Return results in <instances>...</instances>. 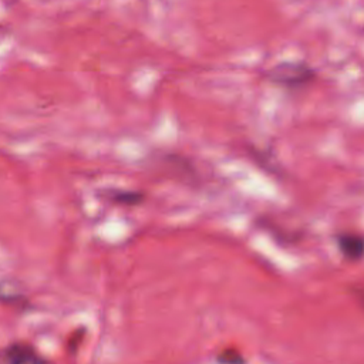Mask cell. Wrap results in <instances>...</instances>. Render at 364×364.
Masks as SVG:
<instances>
[{"instance_id": "obj_7", "label": "cell", "mask_w": 364, "mask_h": 364, "mask_svg": "<svg viewBox=\"0 0 364 364\" xmlns=\"http://www.w3.org/2000/svg\"><path fill=\"white\" fill-rule=\"evenodd\" d=\"M216 361L219 364H246V360L245 357L236 351V350H232V348H225L222 350L218 357H216Z\"/></svg>"}, {"instance_id": "obj_1", "label": "cell", "mask_w": 364, "mask_h": 364, "mask_svg": "<svg viewBox=\"0 0 364 364\" xmlns=\"http://www.w3.org/2000/svg\"><path fill=\"white\" fill-rule=\"evenodd\" d=\"M263 77L274 87L289 92H299L316 82L317 70L307 61L287 60L270 67Z\"/></svg>"}, {"instance_id": "obj_3", "label": "cell", "mask_w": 364, "mask_h": 364, "mask_svg": "<svg viewBox=\"0 0 364 364\" xmlns=\"http://www.w3.org/2000/svg\"><path fill=\"white\" fill-rule=\"evenodd\" d=\"M0 364H51L28 341H11L0 347Z\"/></svg>"}, {"instance_id": "obj_5", "label": "cell", "mask_w": 364, "mask_h": 364, "mask_svg": "<svg viewBox=\"0 0 364 364\" xmlns=\"http://www.w3.org/2000/svg\"><path fill=\"white\" fill-rule=\"evenodd\" d=\"M104 199L127 208L139 206L145 202L146 195L144 191L139 189H122V188H109L102 191Z\"/></svg>"}, {"instance_id": "obj_2", "label": "cell", "mask_w": 364, "mask_h": 364, "mask_svg": "<svg viewBox=\"0 0 364 364\" xmlns=\"http://www.w3.org/2000/svg\"><path fill=\"white\" fill-rule=\"evenodd\" d=\"M158 162L172 178H176L181 182L198 183L202 179V175L195 162L183 154L161 152V155H158Z\"/></svg>"}, {"instance_id": "obj_4", "label": "cell", "mask_w": 364, "mask_h": 364, "mask_svg": "<svg viewBox=\"0 0 364 364\" xmlns=\"http://www.w3.org/2000/svg\"><path fill=\"white\" fill-rule=\"evenodd\" d=\"M336 246L341 256L350 262H358L363 257L364 239L360 233L351 230L338 232L334 236Z\"/></svg>"}, {"instance_id": "obj_6", "label": "cell", "mask_w": 364, "mask_h": 364, "mask_svg": "<svg viewBox=\"0 0 364 364\" xmlns=\"http://www.w3.org/2000/svg\"><path fill=\"white\" fill-rule=\"evenodd\" d=\"M250 158L263 168V171L273 173V175H282V171L279 168V164L274 162V156L272 158V152H267L264 149H259V148H253L250 146L247 149Z\"/></svg>"}]
</instances>
